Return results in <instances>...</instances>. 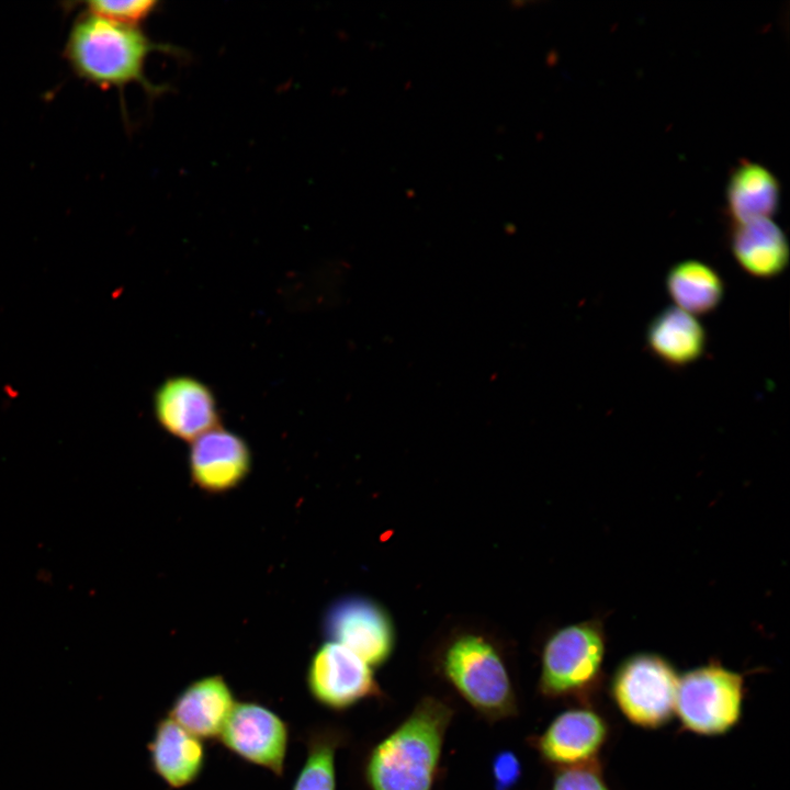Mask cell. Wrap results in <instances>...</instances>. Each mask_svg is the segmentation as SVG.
Here are the masks:
<instances>
[{"label": "cell", "mask_w": 790, "mask_h": 790, "mask_svg": "<svg viewBox=\"0 0 790 790\" xmlns=\"http://www.w3.org/2000/svg\"><path fill=\"white\" fill-rule=\"evenodd\" d=\"M453 709L422 698L411 713L370 753L365 778L371 790H432Z\"/></svg>", "instance_id": "obj_2"}, {"label": "cell", "mask_w": 790, "mask_h": 790, "mask_svg": "<svg viewBox=\"0 0 790 790\" xmlns=\"http://www.w3.org/2000/svg\"><path fill=\"white\" fill-rule=\"evenodd\" d=\"M306 688L316 703L332 711L348 710L381 695L371 666L334 641L321 644L312 656Z\"/></svg>", "instance_id": "obj_8"}, {"label": "cell", "mask_w": 790, "mask_h": 790, "mask_svg": "<svg viewBox=\"0 0 790 790\" xmlns=\"http://www.w3.org/2000/svg\"><path fill=\"white\" fill-rule=\"evenodd\" d=\"M442 670L459 695L488 720L517 712V698L503 658L484 637L464 634L450 643Z\"/></svg>", "instance_id": "obj_4"}, {"label": "cell", "mask_w": 790, "mask_h": 790, "mask_svg": "<svg viewBox=\"0 0 790 790\" xmlns=\"http://www.w3.org/2000/svg\"><path fill=\"white\" fill-rule=\"evenodd\" d=\"M189 469L200 489L212 494L228 492L249 474L251 452L241 437L216 427L192 441Z\"/></svg>", "instance_id": "obj_12"}, {"label": "cell", "mask_w": 790, "mask_h": 790, "mask_svg": "<svg viewBox=\"0 0 790 790\" xmlns=\"http://www.w3.org/2000/svg\"><path fill=\"white\" fill-rule=\"evenodd\" d=\"M147 748L153 772L169 789L193 785L206 766L207 754L203 741L168 715L155 724Z\"/></svg>", "instance_id": "obj_13"}, {"label": "cell", "mask_w": 790, "mask_h": 790, "mask_svg": "<svg viewBox=\"0 0 790 790\" xmlns=\"http://www.w3.org/2000/svg\"><path fill=\"white\" fill-rule=\"evenodd\" d=\"M237 700L222 675L188 684L172 700L168 716L202 741H218Z\"/></svg>", "instance_id": "obj_14"}, {"label": "cell", "mask_w": 790, "mask_h": 790, "mask_svg": "<svg viewBox=\"0 0 790 790\" xmlns=\"http://www.w3.org/2000/svg\"><path fill=\"white\" fill-rule=\"evenodd\" d=\"M492 772L496 790H511L521 775L518 756L511 751L498 753L493 759Z\"/></svg>", "instance_id": "obj_22"}, {"label": "cell", "mask_w": 790, "mask_h": 790, "mask_svg": "<svg viewBox=\"0 0 790 790\" xmlns=\"http://www.w3.org/2000/svg\"><path fill=\"white\" fill-rule=\"evenodd\" d=\"M345 741L343 733L332 726L306 730V756L292 790H336V753Z\"/></svg>", "instance_id": "obj_19"}, {"label": "cell", "mask_w": 790, "mask_h": 790, "mask_svg": "<svg viewBox=\"0 0 790 790\" xmlns=\"http://www.w3.org/2000/svg\"><path fill=\"white\" fill-rule=\"evenodd\" d=\"M665 284L675 306L693 316L715 311L725 293L719 272L696 259L675 263L667 272Z\"/></svg>", "instance_id": "obj_18"}, {"label": "cell", "mask_w": 790, "mask_h": 790, "mask_svg": "<svg viewBox=\"0 0 790 790\" xmlns=\"http://www.w3.org/2000/svg\"><path fill=\"white\" fill-rule=\"evenodd\" d=\"M743 698V675L710 661L679 677L675 714L692 733L721 735L740 721Z\"/></svg>", "instance_id": "obj_5"}, {"label": "cell", "mask_w": 790, "mask_h": 790, "mask_svg": "<svg viewBox=\"0 0 790 790\" xmlns=\"http://www.w3.org/2000/svg\"><path fill=\"white\" fill-rule=\"evenodd\" d=\"M729 244L740 268L754 278H777L789 264L787 236L771 218L732 225Z\"/></svg>", "instance_id": "obj_15"}, {"label": "cell", "mask_w": 790, "mask_h": 790, "mask_svg": "<svg viewBox=\"0 0 790 790\" xmlns=\"http://www.w3.org/2000/svg\"><path fill=\"white\" fill-rule=\"evenodd\" d=\"M780 183L766 167L742 160L731 172L726 211L732 225L771 218L780 204Z\"/></svg>", "instance_id": "obj_17"}, {"label": "cell", "mask_w": 790, "mask_h": 790, "mask_svg": "<svg viewBox=\"0 0 790 790\" xmlns=\"http://www.w3.org/2000/svg\"><path fill=\"white\" fill-rule=\"evenodd\" d=\"M326 631L370 666L386 662L394 647V632L385 612L359 598L335 605L326 618Z\"/></svg>", "instance_id": "obj_11"}, {"label": "cell", "mask_w": 790, "mask_h": 790, "mask_svg": "<svg viewBox=\"0 0 790 790\" xmlns=\"http://www.w3.org/2000/svg\"><path fill=\"white\" fill-rule=\"evenodd\" d=\"M552 790H610L598 761L560 768L554 777Z\"/></svg>", "instance_id": "obj_21"}, {"label": "cell", "mask_w": 790, "mask_h": 790, "mask_svg": "<svg viewBox=\"0 0 790 790\" xmlns=\"http://www.w3.org/2000/svg\"><path fill=\"white\" fill-rule=\"evenodd\" d=\"M154 413L171 436L194 441L218 427L219 411L211 388L191 376L167 379L154 396Z\"/></svg>", "instance_id": "obj_9"}, {"label": "cell", "mask_w": 790, "mask_h": 790, "mask_svg": "<svg viewBox=\"0 0 790 790\" xmlns=\"http://www.w3.org/2000/svg\"><path fill=\"white\" fill-rule=\"evenodd\" d=\"M290 729L275 711L258 701H237L218 742L240 760L278 778L285 771Z\"/></svg>", "instance_id": "obj_7"}, {"label": "cell", "mask_w": 790, "mask_h": 790, "mask_svg": "<svg viewBox=\"0 0 790 790\" xmlns=\"http://www.w3.org/2000/svg\"><path fill=\"white\" fill-rule=\"evenodd\" d=\"M608 735V723L600 713L578 707L554 718L534 746L545 763L560 769L596 761Z\"/></svg>", "instance_id": "obj_10"}, {"label": "cell", "mask_w": 790, "mask_h": 790, "mask_svg": "<svg viewBox=\"0 0 790 790\" xmlns=\"http://www.w3.org/2000/svg\"><path fill=\"white\" fill-rule=\"evenodd\" d=\"M155 0H92L84 2L87 13L128 26H137L157 9Z\"/></svg>", "instance_id": "obj_20"}, {"label": "cell", "mask_w": 790, "mask_h": 790, "mask_svg": "<svg viewBox=\"0 0 790 790\" xmlns=\"http://www.w3.org/2000/svg\"><path fill=\"white\" fill-rule=\"evenodd\" d=\"M606 651L607 635L600 617L554 631L542 651L541 693L551 699H587L602 682Z\"/></svg>", "instance_id": "obj_3"}, {"label": "cell", "mask_w": 790, "mask_h": 790, "mask_svg": "<svg viewBox=\"0 0 790 790\" xmlns=\"http://www.w3.org/2000/svg\"><path fill=\"white\" fill-rule=\"evenodd\" d=\"M679 676L656 653L633 654L617 667L610 692L620 712L632 724L658 729L675 714Z\"/></svg>", "instance_id": "obj_6"}, {"label": "cell", "mask_w": 790, "mask_h": 790, "mask_svg": "<svg viewBox=\"0 0 790 790\" xmlns=\"http://www.w3.org/2000/svg\"><path fill=\"white\" fill-rule=\"evenodd\" d=\"M153 52L178 54L177 47L153 41L137 26L83 12L70 27L64 57L79 79L100 89L123 90L137 83L155 98L166 91V86L153 83L145 75Z\"/></svg>", "instance_id": "obj_1"}, {"label": "cell", "mask_w": 790, "mask_h": 790, "mask_svg": "<svg viewBox=\"0 0 790 790\" xmlns=\"http://www.w3.org/2000/svg\"><path fill=\"white\" fill-rule=\"evenodd\" d=\"M645 342L656 359L679 369L701 359L707 348V331L696 316L672 306L651 319Z\"/></svg>", "instance_id": "obj_16"}]
</instances>
